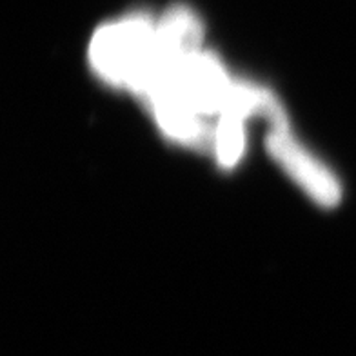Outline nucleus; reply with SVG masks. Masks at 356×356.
<instances>
[{"label": "nucleus", "mask_w": 356, "mask_h": 356, "mask_svg": "<svg viewBox=\"0 0 356 356\" xmlns=\"http://www.w3.org/2000/svg\"><path fill=\"white\" fill-rule=\"evenodd\" d=\"M156 26L145 17H131L106 26L91 42V60L106 80L135 88L155 60Z\"/></svg>", "instance_id": "1"}, {"label": "nucleus", "mask_w": 356, "mask_h": 356, "mask_svg": "<svg viewBox=\"0 0 356 356\" xmlns=\"http://www.w3.org/2000/svg\"><path fill=\"white\" fill-rule=\"evenodd\" d=\"M271 155L287 169V173L298 180L320 204L334 206L340 198V188L327 169L311 159L300 145L296 144L286 129H275L267 138Z\"/></svg>", "instance_id": "2"}, {"label": "nucleus", "mask_w": 356, "mask_h": 356, "mask_svg": "<svg viewBox=\"0 0 356 356\" xmlns=\"http://www.w3.org/2000/svg\"><path fill=\"white\" fill-rule=\"evenodd\" d=\"M142 102L145 108L153 111L160 126L164 127L169 135L184 144L216 155L218 126L213 127L211 124L204 122L200 118V113L188 108L186 104L171 99V97H165V95H153Z\"/></svg>", "instance_id": "3"}, {"label": "nucleus", "mask_w": 356, "mask_h": 356, "mask_svg": "<svg viewBox=\"0 0 356 356\" xmlns=\"http://www.w3.org/2000/svg\"><path fill=\"white\" fill-rule=\"evenodd\" d=\"M244 149V129L240 117H222L218 124L216 156L224 165H233Z\"/></svg>", "instance_id": "4"}]
</instances>
